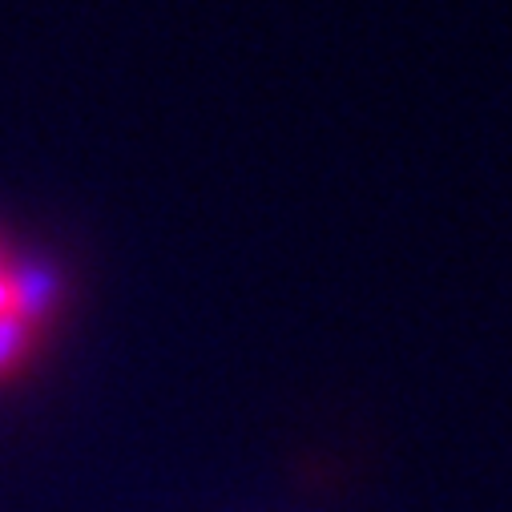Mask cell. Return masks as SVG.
<instances>
[{"label": "cell", "mask_w": 512, "mask_h": 512, "mask_svg": "<svg viewBox=\"0 0 512 512\" xmlns=\"http://www.w3.org/2000/svg\"><path fill=\"white\" fill-rule=\"evenodd\" d=\"M9 295H13V311L21 323H29L37 335L41 327L53 319L57 303H61V271L53 263H25L9 275Z\"/></svg>", "instance_id": "6da1fadb"}, {"label": "cell", "mask_w": 512, "mask_h": 512, "mask_svg": "<svg viewBox=\"0 0 512 512\" xmlns=\"http://www.w3.org/2000/svg\"><path fill=\"white\" fill-rule=\"evenodd\" d=\"M37 347V331L17 315H0V379H13Z\"/></svg>", "instance_id": "7a4b0ae2"}, {"label": "cell", "mask_w": 512, "mask_h": 512, "mask_svg": "<svg viewBox=\"0 0 512 512\" xmlns=\"http://www.w3.org/2000/svg\"><path fill=\"white\" fill-rule=\"evenodd\" d=\"M13 311V295H9V275L0 271V315H9Z\"/></svg>", "instance_id": "3957f363"}]
</instances>
